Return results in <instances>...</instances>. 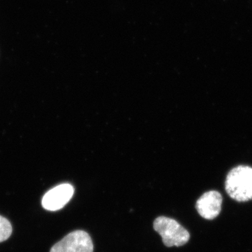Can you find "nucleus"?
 <instances>
[{"instance_id":"1","label":"nucleus","mask_w":252,"mask_h":252,"mask_svg":"<svg viewBox=\"0 0 252 252\" xmlns=\"http://www.w3.org/2000/svg\"><path fill=\"white\" fill-rule=\"evenodd\" d=\"M225 187L228 195L236 201L252 200V167L240 165L230 170Z\"/></svg>"},{"instance_id":"2","label":"nucleus","mask_w":252,"mask_h":252,"mask_svg":"<svg viewBox=\"0 0 252 252\" xmlns=\"http://www.w3.org/2000/svg\"><path fill=\"white\" fill-rule=\"evenodd\" d=\"M154 228L160 234L164 245L168 248L180 247L188 243L190 233L177 220L165 217H159L154 222Z\"/></svg>"},{"instance_id":"3","label":"nucleus","mask_w":252,"mask_h":252,"mask_svg":"<svg viewBox=\"0 0 252 252\" xmlns=\"http://www.w3.org/2000/svg\"><path fill=\"white\" fill-rule=\"evenodd\" d=\"M50 252H94V243L89 233L75 230L54 245Z\"/></svg>"},{"instance_id":"4","label":"nucleus","mask_w":252,"mask_h":252,"mask_svg":"<svg viewBox=\"0 0 252 252\" xmlns=\"http://www.w3.org/2000/svg\"><path fill=\"white\" fill-rule=\"evenodd\" d=\"M74 189L69 184H63L51 189L42 198V206L49 211H58L62 209L72 198Z\"/></svg>"},{"instance_id":"5","label":"nucleus","mask_w":252,"mask_h":252,"mask_svg":"<svg viewBox=\"0 0 252 252\" xmlns=\"http://www.w3.org/2000/svg\"><path fill=\"white\" fill-rule=\"evenodd\" d=\"M222 200L221 195L218 191L206 192L197 201V211L205 220H214L221 210Z\"/></svg>"},{"instance_id":"6","label":"nucleus","mask_w":252,"mask_h":252,"mask_svg":"<svg viewBox=\"0 0 252 252\" xmlns=\"http://www.w3.org/2000/svg\"><path fill=\"white\" fill-rule=\"evenodd\" d=\"M12 233V226L7 219L0 216V243L6 241Z\"/></svg>"}]
</instances>
